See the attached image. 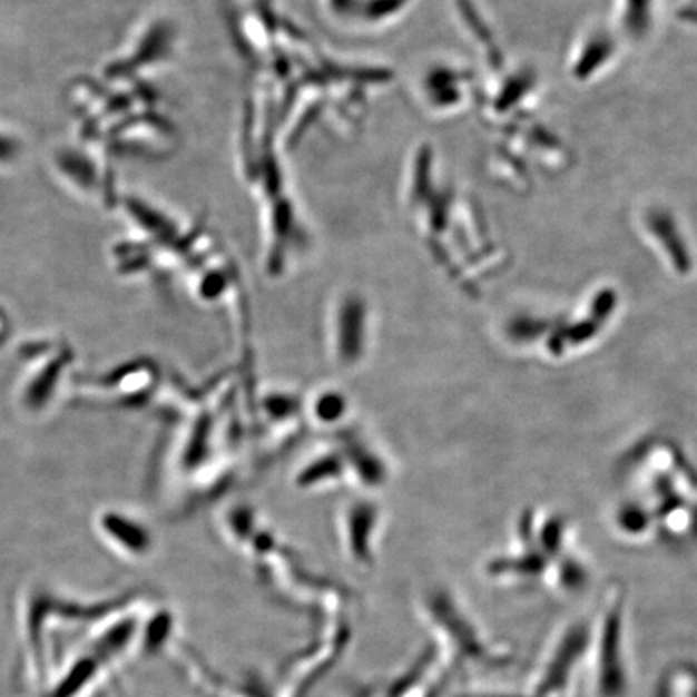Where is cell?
I'll return each instance as SVG.
<instances>
[{"label":"cell","mask_w":697,"mask_h":697,"mask_svg":"<svg viewBox=\"0 0 697 697\" xmlns=\"http://www.w3.org/2000/svg\"><path fill=\"white\" fill-rule=\"evenodd\" d=\"M244 117V171L262 208L261 218L268 235V264L276 272V267L289 262L287 255L301 251L305 239L300 206L287 188L285 168L276 160V129L272 118L268 132H264L261 115L253 104Z\"/></svg>","instance_id":"1"},{"label":"cell","mask_w":697,"mask_h":697,"mask_svg":"<svg viewBox=\"0 0 697 697\" xmlns=\"http://www.w3.org/2000/svg\"><path fill=\"white\" fill-rule=\"evenodd\" d=\"M596 697H625L630 689L625 606L620 596L606 602L598 620L589 624L587 659Z\"/></svg>","instance_id":"2"},{"label":"cell","mask_w":697,"mask_h":697,"mask_svg":"<svg viewBox=\"0 0 697 697\" xmlns=\"http://www.w3.org/2000/svg\"><path fill=\"white\" fill-rule=\"evenodd\" d=\"M344 408H346V402L343 401V397L337 393H330V391L320 393L314 402L315 416L323 423L337 422L343 415Z\"/></svg>","instance_id":"3"},{"label":"cell","mask_w":697,"mask_h":697,"mask_svg":"<svg viewBox=\"0 0 697 697\" xmlns=\"http://www.w3.org/2000/svg\"><path fill=\"white\" fill-rule=\"evenodd\" d=\"M467 697H530V695H505V693H490V695H475Z\"/></svg>","instance_id":"4"}]
</instances>
